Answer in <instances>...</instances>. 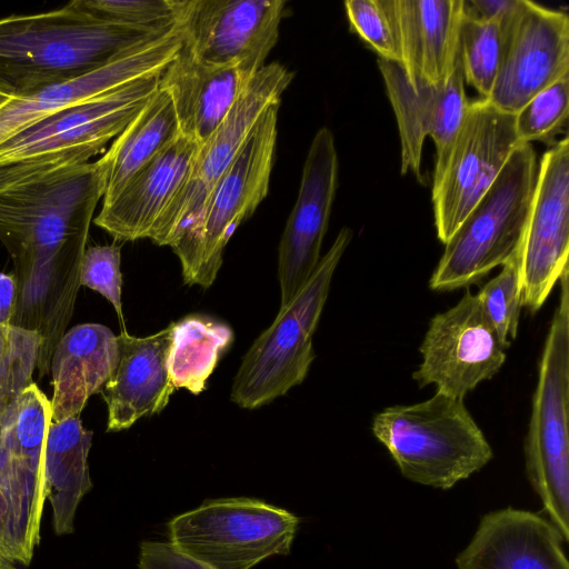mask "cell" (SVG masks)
Returning <instances> with one entry per match:
<instances>
[{"label": "cell", "mask_w": 569, "mask_h": 569, "mask_svg": "<svg viewBox=\"0 0 569 569\" xmlns=\"http://www.w3.org/2000/svg\"><path fill=\"white\" fill-rule=\"evenodd\" d=\"M111 154L62 167L0 193V241L13 261L11 326L41 337L37 369L49 373L80 287L93 212L103 198Z\"/></svg>", "instance_id": "cell-1"}, {"label": "cell", "mask_w": 569, "mask_h": 569, "mask_svg": "<svg viewBox=\"0 0 569 569\" xmlns=\"http://www.w3.org/2000/svg\"><path fill=\"white\" fill-rule=\"evenodd\" d=\"M164 33L102 21L82 0L48 12L2 18L0 106L84 76Z\"/></svg>", "instance_id": "cell-2"}, {"label": "cell", "mask_w": 569, "mask_h": 569, "mask_svg": "<svg viewBox=\"0 0 569 569\" xmlns=\"http://www.w3.org/2000/svg\"><path fill=\"white\" fill-rule=\"evenodd\" d=\"M372 432L405 478L442 490L493 457L463 399L438 391L418 403L387 407L375 416Z\"/></svg>", "instance_id": "cell-3"}, {"label": "cell", "mask_w": 569, "mask_h": 569, "mask_svg": "<svg viewBox=\"0 0 569 569\" xmlns=\"http://www.w3.org/2000/svg\"><path fill=\"white\" fill-rule=\"evenodd\" d=\"M293 73L278 62L264 64L250 80L231 110L199 146L183 186L157 219L149 238L170 246L180 260L182 280L196 284L201 252L199 226L207 198L232 163L263 112L280 103Z\"/></svg>", "instance_id": "cell-4"}, {"label": "cell", "mask_w": 569, "mask_h": 569, "mask_svg": "<svg viewBox=\"0 0 569 569\" xmlns=\"http://www.w3.org/2000/svg\"><path fill=\"white\" fill-rule=\"evenodd\" d=\"M538 176L536 151L521 142L451 238L429 286L450 291L477 283L521 247Z\"/></svg>", "instance_id": "cell-5"}, {"label": "cell", "mask_w": 569, "mask_h": 569, "mask_svg": "<svg viewBox=\"0 0 569 569\" xmlns=\"http://www.w3.org/2000/svg\"><path fill=\"white\" fill-rule=\"evenodd\" d=\"M555 310L538 367L525 439L528 480L549 521L569 541V269L560 277Z\"/></svg>", "instance_id": "cell-6"}, {"label": "cell", "mask_w": 569, "mask_h": 569, "mask_svg": "<svg viewBox=\"0 0 569 569\" xmlns=\"http://www.w3.org/2000/svg\"><path fill=\"white\" fill-rule=\"evenodd\" d=\"M299 518L251 498L206 501L168 522L169 542L211 569H251L288 555Z\"/></svg>", "instance_id": "cell-7"}, {"label": "cell", "mask_w": 569, "mask_h": 569, "mask_svg": "<svg viewBox=\"0 0 569 569\" xmlns=\"http://www.w3.org/2000/svg\"><path fill=\"white\" fill-rule=\"evenodd\" d=\"M521 143L515 114L486 99L469 102L445 173L432 187L435 227L445 244Z\"/></svg>", "instance_id": "cell-8"}, {"label": "cell", "mask_w": 569, "mask_h": 569, "mask_svg": "<svg viewBox=\"0 0 569 569\" xmlns=\"http://www.w3.org/2000/svg\"><path fill=\"white\" fill-rule=\"evenodd\" d=\"M50 421L51 403L32 382L21 392L0 430V485L9 500L10 543L26 569L40 541Z\"/></svg>", "instance_id": "cell-9"}, {"label": "cell", "mask_w": 569, "mask_h": 569, "mask_svg": "<svg viewBox=\"0 0 569 569\" xmlns=\"http://www.w3.org/2000/svg\"><path fill=\"white\" fill-rule=\"evenodd\" d=\"M162 71L67 106L20 130L0 144V163L76 149L101 152L159 90Z\"/></svg>", "instance_id": "cell-10"}, {"label": "cell", "mask_w": 569, "mask_h": 569, "mask_svg": "<svg viewBox=\"0 0 569 569\" xmlns=\"http://www.w3.org/2000/svg\"><path fill=\"white\" fill-rule=\"evenodd\" d=\"M325 303L320 296L302 290L279 308L242 359L231 388L233 403L257 409L302 383L316 358L312 336Z\"/></svg>", "instance_id": "cell-11"}, {"label": "cell", "mask_w": 569, "mask_h": 569, "mask_svg": "<svg viewBox=\"0 0 569 569\" xmlns=\"http://www.w3.org/2000/svg\"><path fill=\"white\" fill-rule=\"evenodd\" d=\"M280 103L257 121L237 157L210 191L199 226L201 261L196 284L208 289L222 264V253L239 224L266 198L277 141Z\"/></svg>", "instance_id": "cell-12"}, {"label": "cell", "mask_w": 569, "mask_h": 569, "mask_svg": "<svg viewBox=\"0 0 569 569\" xmlns=\"http://www.w3.org/2000/svg\"><path fill=\"white\" fill-rule=\"evenodd\" d=\"M505 351L477 296L467 289L457 305L431 319L412 377L419 387L435 385L438 392L463 399L498 373Z\"/></svg>", "instance_id": "cell-13"}, {"label": "cell", "mask_w": 569, "mask_h": 569, "mask_svg": "<svg viewBox=\"0 0 569 569\" xmlns=\"http://www.w3.org/2000/svg\"><path fill=\"white\" fill-rule=\"evenodd\" d=\"M284 0H186L182 44L216 66L257 73L279 39Z\"/></svg>", "instance_id": "cell-14"}, {"label": "cell", "mask_w": 569, "mask_h": 569, "mask_svg": "<svg viewBox=\"0 0 569 569\" xmlns=\"http://www.w3.org/2000/svg\"><path fill=\"white\" fill-rule=\"evenodd\" d=\"M569 74V18L561 10L521 0L505 23L503 52L489 97L516 114L532 97Z\"/></svg>", "instance_id": "cell-15"}, {"label": "cell", "mask_w": 569, "mask_h": 569, "mask_svg": "<svg viewBox=\"0 0 569 569\" xmlns=\"http://www.w3.org/2000/svg\"><path fill=\"white\" fill-rule=\"evenodd\" d=\"M569 140L548 149L539 164L536 190L520 250L522 307L537 312L568 267Z\"/></svg>", "instance_id": "cell-16"}, {"label": "cell", "mask_w": 569, "mask_h": 569, "mask_svg": "<svg viewBox=\"0 0 569 569\" xmlns=\"http://www.w3.org/2000/svg\"><path fill=\"white\" fill-rule=\"evenodd\" d=\"M389 101L393 108L401 142V173L421 179L422 147L430 136L436 147L432 187L442 178L469 100L460 58L441 87L412 88L397 61L378 58Z\"/></svg>", "instance_id": "cell-17"}, {"label": "cell", "mask_w": 569, "mask_h": 569, "mask_svg": "<svg viewBox=\"0 0 569 569\" xmlns=\"http://www.w3.org/2000/svg\"><path fill=\"white\" fill-rule=\"evenodd\" d=\"M338 166L333 134L322 127L309 147L298 197L279 242L280 307L295 298L319 263L338 184Z\"/></svg>", "instance_id": "cell-18"}, {"label": "cell", "mask_w": 569, "mask_h": 569, "mask_svg": "<svg viewBox=\"0 0 569 569\" xmlns=\"http://www.w3.org/2000/svg\"><path fill=\"white\" fill-rule=\"evenodd\" d=\"M181 47L182 34L177 24L169 32L84 76L4 102L0 106V144L67 106L162 71Z\"/></svg>", "instance_id": "cell-19"}, {"label": "cell", "mask_w": 569, "mask_h": 569, "mask_svg": "<svg viewBox=\"0 0 569 569\" xmlns=\"http://www.w3.org/2000/svg\"><path fill=\"white\" fill-rule=\"evenodd\" d=\"M173 322L157 333L117 336L118 360L101 392L108 407L107 431L130 428L139 419L161 412L173 388L168 356Z\"/></svg>", "instance_id": "cell-20"}, {"label": "cell", "mask_w": 569, "mask_h": 569, "mask_svg": "<svg viewBox=\"0 0 569 569\" xmlns=\"http://www.w3.org/2000/svg\"><path fill=\"white\" fill-rule=\"evenodd\" d=\"M557 528L538 513L507 507L485 515L457 556V569H569Z\"/></svg>", "instance_id": "cell-21"}, {"label": "cell", "mask_w": 569, "mask_h": 569, "mask_svg": "<svg viewBox=\"0 0 569 569\" xmlns=\"http://www.w3.org/2000/svg\"><path fill=\"white\" fill-rule=\"evenodd\" d=\"M198 148L196 141L180 133L113 199L102 202L94 223L114 240L149 238L157 219L187 180Z\"/></svg>", "instance_id": "cell-22"}, {"label": "cell", "mask_w": 569, "mask_h": 569, "mask_svg": "<svg viewBox=\"0 0 569 569\" xmlns=\"http://www.w3.org/2000/svg\"><path fill=\"white\" fill-rule=\"evenodd\" d=\"M254 74L208 63L182 44L162 71L159 88L172 101L180 133L200 146L224 120Z\"/></svg>", "instance_id": "cell-23"}, {"label": "cell", "mask_w": 569, "mask_h": 569, "mask_svg": "<svg viewBox=\"0 0 569 569\" xmlns=\"http://www.w3.org/2000/svg\"><path fill=\"white\" fill-rule=\"evenodd\" d=\"M401 67L412 88L441 87L459 62L465 0H395Z\"/></svg>", "instance_id": "cell-24"}, {"label": "cell", "mask_w": 569, "mask_h": 569, "mask_svg": "<svg viewBox=\"0 0 569 569\" xmlns=\"http://www.w3.org/2000/svg\"><path fill=\"white\" fill-rule=\"evenodd\" d=\"M118 360L117 336L100 323H82L66 332L51 359V422L78 417L100 392Z\"/></svg>", "instance_id": "cell-25"}, {"label": "cell", "mask_w": 569, "mask_h": 569, "mask_svg": "<svg viewBox=\"0 0 569 569\" xmlns=\"http://www.w3.org/2000/svg\"><path fill=\"white\" fill-rule=\"evenodd\" d=\"M92 432L78 417H68L48 427L44 448V490L52 508L57 536L74 530L77 509L91 488L88 455Z\"/></svg>", "instance_id": "cell-26"}, {"label": "cell", "mask_w": 569, "mask_h": 569, "mask_svg": "<svg viewBox=\"0 0 569 569\" xmlns=\"http://www.w3.org/2000/svg\"><path fill=\"white\" fill-rule=\"evenodd\" d=\"M179 134L172 101L159 88L108 149L111 164L102 202L113 199L144 164Z\"/></svg>", "instance_id": "cell-27"}, {"label": "cell", "mask_w": 569, "mask_h": 569, "mask_svg": "<svg viewBox=\"0 0 569 569\" xmlns=\"http://www.w3.org/2000/svg\"><path fill=\"white\" fill-rule=\"evenodd\" d=\"M234 340L224 322L202 315H188L173 322L168 371L173 388L199 395L221 356Z\"/></svg>", "instance_id": "cell-28"}, {"label": "cell", "mask_w": 569, "mask_h": 569, "mask_svg": "<svg viewBox=\"0 0 569 569\" xmlns=\"http://www.w3.org/2000/svg\"><path fill=\"white\" fill-rule=\"evenodd\" d=\"M466 1L459 30V58L465 82L487 99L500 67L505 23L479 17Z\"/></svg>", "instance_id": "cell-29"}, {"label": "cell", "mask_w": 569, "mask_h": 569, "mask_svg": "<svg viewBox=\"0 0 569 569\" xmlns=\"http://www.w3.org/2000/svg\"><path fill=\"white\" fill-rule=\"evenodd\" d=\"M41 337L13 326H0V430L21 392L32 383Z\"/></svg>", "instance_id": "cell-30"}, {"label": "cell", "mask_w": 569, "mask_h": 569, "mask_svg": "<svg viewBox=\"0 0 569 569\" xmlns=\"http://www.w3.org/2000/svg\"><path fill=\"white\" fill-rule=\"evenodd\" d=\"M520 249L476 295L481 309L507 349L517 337L522 309Z\"/></svg>", "instance_id": "cell-31"}, {"label": "cell", "mask_w": 569, "mask_h": 569, "mask_svg": "<svg viewBox=\"0 0 569 569\" xmlns=\"http://www.w3.org/2000/svg\"><path fill=\"white\" fill-rule=\"evenodd\" d=\"M98 19L150 33L172 30L186 0H82Z\"/></svg>", "instance_id": "cell-32"}, {"label": "cell", "mask_w": 569, "mask_h": 569, "mask_svg": "<svg viewBox=\"0 0 569 569\" xmlns=\"http://www.w3.org/2000/svg\"><path fill=\"white\" fill-rule=\"evenodd\" d=\"M345 9L351 28L379 58L401 62L395 0H348Z\"/></svg>", "instance_id": "cell-33"}, {"label": "cell", "mask_w": 569, "mask_h": 569, "mask_svg": "<svg viewBox=\"0 0 569 569\" xmlns=\"http://www.w3.org/2000/svg\"><path fill=\"white\" fill-rule=\"evenodd\" d=\"M569 74L532 97L516 114V132L521 142L550 140L566 124Z\"/></svg>", "instance_id": "cell-34"}, {"label": "cell", "mask_w": 569, "mask_h": 569, "mask_svg": "<svg viewBox=\"0 0 569 569\" xmlns=\"http://www.w3.org/2000/svg\"><path fill=\"white\" fill-rule=\"evenodd\" d=\"M120 263V246L112 243L88 247L82 258L80 286L89 287L102 295L113 306L121 323V331H126L121 301Z\"/></svg>", "instance_id": "cell-35"}, {"label": "cell", "mask_w": 569, "mask_h": 569, "mask_svg": "<svg viewBox=\"0 0 569 569\" xmlns=\"http://www.w3.org/2000/svg\"><path fill=\"white\" fill-rule=\"evenodd\" d=\"M98 153L96 149H76L0 163V193L62 167L88 162Z\"/></svg>", "instance_id": "cell-36"}, {"label": "cell", "mask_w": 569, "mask_h": 569, "mask_svg": "<svg viewBox=\"0 0 569 569\" xmlns=\"http://www.w3.org/2000/svg\"><path fill=\"white\" fill-rule=\"evenodd\" d=\"M139 569H211L171 542L143 541L140 545Z\"/></svg>", "instance_id": "cell-37"}, {"label": "cell", "mask_w": 569, "mask_h": 569, "mask_svg": "<svg viewBox=\"0 0 569 569\" xmlns=\"http://www.w3.org/2000/svg\"><path fill=\"white\" fill-rule=\"evenodd\" d=\"M468 3L481 18L507 22L518 11L521 0H471Z\"/></svg>", "instance_id": "cell-38"}, {"label": "cell", "mask_w": 569, "mask_h": 569, "mask_svg": "<svg viewBox=\"0 0 569 569\" xmlns=\"http://www.w3.org/2000/svg\"><path fill=\"white\" fill-rule=\"evenodd\" d=\"M17 299V283L13 274L0 272V326H11Z\"/></svg>", "instance_id": "cell-39"}]
</instances>
